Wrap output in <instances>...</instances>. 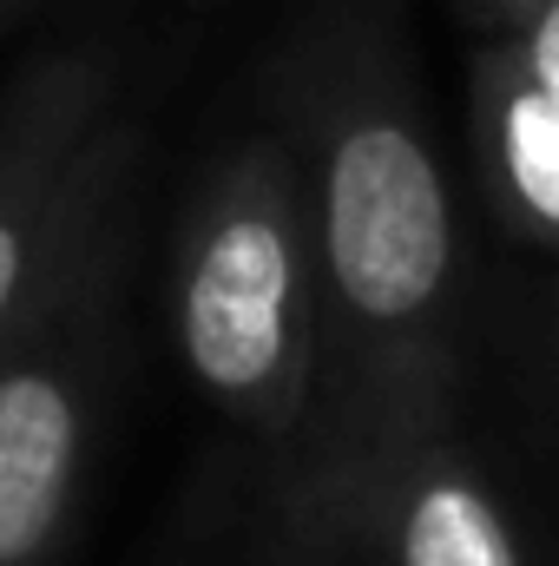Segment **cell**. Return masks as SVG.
<instances>
[{"instance_id":"cell-1","label":"cell","mask_w":559,"mask_h":566,"mask_svg":"<svg viewBox=\"0 0 559 566\" xmlns=\"http://www.w3.org/2000/svg\"><path fill=\"white\" fill-rule=\"evenodd\" d=\"M289 145L309 171L323 343L316 409L283 468L454 416L467 343L461 211L395 46L336 33L303 73Z\"/></svg>"},{"instance_id":"cell-2","label":"cell","mask_w":559,"mask_h":566,"mask_svg":"<svg viewBox=\"0 0 559 566\" xmlns=\"http://www.w3.org/2000/svg\"><path fill=\"white\" fill-rule=\"evenodd\" d=\"M171 336L198 396L283 468L316 409L323 277L309 171L283 133L224 145L171 224Z\"/></svg>"},{"instance_id":"cell-3","label":"cell","mask_w":559,"mask_h":566,"mask_svg":"<svg viewBox=\"0 0 559 566\" xmlns=\"http://www.w3.org/2000/svg\"><path fill=\"white\" fill-rule=\"evenodd\" d=\"M145 151L106 178L40 296L0 343V566H53L133 356Z\"/></svg>"},{"instance_id":"cell-4","label":"cell","mask_w":559,"mask_h":566,"mask_svg":"<svg viewBox=\"0 0 559 566\" xmlns=\"http://www.w3.org/2000/svg\"><path fill=\"white\" fill-rule=\"evenodd\" d=\"M277 541L309 566H534L454 416L283 468Z\"/></svg>"},{"instance_id":"cell-5","label":"cell","mask_w":559,"mask_h":566,"mask_svg":"<svg viewBox=\"0 0 559 566\" xmlns=\"http://www.w3.org/2000/svg\"><path fill=\"white\" fill-rule=\"evenodd\" d=\"M139 151L145 126L119 106V60L106 46L40 53L0 93V343L106 178Z\"/></svg>"},{"instance_id":"cell-6","label":"cell","mask_w":559,"mask_h":566,"mask_svg":"<svg viewBox=\"0 0 559 566\" xmlns=\"http://www.w3.org/2000/svg\"><path fill=\"white\" fill-rule=\"evenodd\" d=\"M474 145L500 218L527 244L559 251V99L514 46H494L474 66Z\"/></svg>"},{"instance_id":"cell-7","label":"cell","mask_w":559,"mask_h":566,"mask_svg":"<svg viewBox=\"0 0 559 566\" xmlns=\"http://www.w3.org/2000/svg\"><path fill=\"white\" fill-rule=\"evenodd\" d=\"M507 46L520 53V66H527V73H534V80L559 99V0H547L527 27H514V40H507Z\"/></svg>"},{"instance_id":"cell-8","label":"cell","mask_w":559,"mask_h":566,"mask_svg":"<svg viewBox=\"0 0 559 566\" xmlns=\"http://www.w3.org/2000/svg\"><path fill=\"white\" fill-rule=\"evenodd\" d=\"M474 13H487V20H507V27H527L547 0H467Z\"/></svg>"},{"instance_id":"cell-9","label":"cell","mask_w":559,"mask_h":566,"mask_svg":"<svg viewBox=\"0 0 559 566\" xmlns=\"http://www.w3.org/2000/svg\"><path fill=\"white\" fill-rule=\"evenodd\" d=\"M27 7H33V0H0V27H7L13 13H27Z\"/></svg>"},{"instance_id":"cell-10","label":"cell","mask_w":559,"mask_h":566,"mask_svg":"<svg viewBox=\"0 0 559 566\" xmlns=\"http://www.w3.org/2000/svg\"><path fill=\"white\" fill-rule=\"evenodd\" d=\"M277 566H309V560H289V554H277Z\"/></svg>"}]
</instances>
